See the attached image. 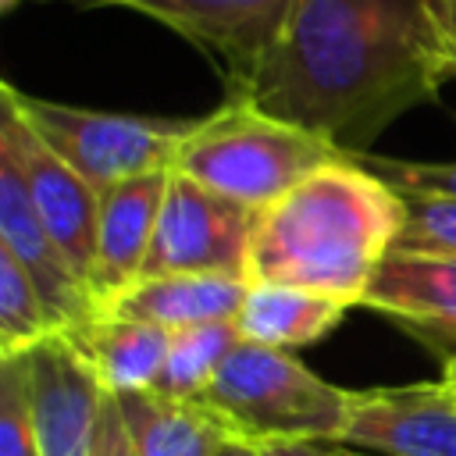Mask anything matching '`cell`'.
Returning <instances> with one entry per match:
<instances>
[{"instance_id":"4","label":"cell","mask_w":456,"mask_h":456,"mask_svg":"<svg viewBox=\"0 0 456 456\" xmlns=\"http://www.w3.org/2000/svg\"><path fill=\"white\" fill-rule=\"evenodd\" d=\"M353 392L317 378L292 349L239 342L210 381L203 403L246 438H321L338 442Z\"/></svg>"},{"instance_id":"20","label":"cell","mask_w":456,"mask_h":456,"mask_svg":"<svg viewBox=\"0 0 456 456\" xmlns=\"http://www.w3.org/2000/svg\"><path fill=\"white\" fill-rule=\"evenodd\" d=\"M0 456H43L25 356L0 360Z\"/></svg>"},{"instance_id":"16","label":"cell","mask_w":456,"mask_h":456,"mask_svg":"<svg viewBox=\"0 0 456 456\" xmlns=\"http://www.w3.org/2000/svg\"><path fill=\"white\" fill-rule=\"evenodd\" d=\"M246 289L249 278L242 274H157V278H139L100 310L153 321L175 331L189 324L239 317Z\"/></svg>"},{"instance_id":"25","label":"cell","mask_w":456,"mask_h":456,"mask_svg":"<svg viewBox=\"0 0 456 456\" xmlns=\"http://www.w3.org/2000/svg\"><path fill=\"white\" fill-rule=\"evenodd\" d=\"M217 456H256V449H253V442H246V438L232 435V438L224 442V449H221Z\"/></svg>"},{"instance_id":"26","label":"cell","mask_w":456,"mask_h":456,"mask_svg":"<svg viewBox=\"0 0 456 456\" xmlns=\"http://www.w3.org/2000/svg\"><path fill=\"white\" fill-rule=\"evenodd\" d=\"M445 28H449V43L456 53V0H445Z\"/></svg>"},{"instance_id":"5","label":"cell","mask_w":456,"mask_h":456,"mask_svg":"<svg viewBox=\"0 0 456 456\" xmlns=\"http://www.w3.org/2000/svg\"><path fill=\"white\" fill-rule=\"evenodd\" d=\"M25 121L103 196L107 189L175 167L178 146L196 125V118H150V114H114L71 107L43 96H28L11 82L0 86Z\"/></svg>"},{"instance_id":"2","label":"cell","mask_w":456,"mask_h":456,"mask_svg":"<svg viewBox=\"0 0 456 456\" xmlns=\"http://www.w3.org/2000/svg\"><path fill=\"white\" fill-rule=\"evenodd\" d=\"M403 228L406 196L356 157H338L256 214L246 278L360 306Z\"/></svg>"},{"instance_id":"10","label":"cell","mask_w":456,"mask_h":456,"mask_svg":"<svg viewBox=\"0 0 456 456\" xmlns=\"http://www.w3.org/2000/svg\"><path fill=\"white\" fill-rule=\"evenodd\" d=\"M25 356L43 456H93L103 385L78 346L53 331Z\"/></svg>"},{"instance_id":"21","label":"cell","mask_w":456,"mask_h":456,"mask_svg":"<svg viewBox=\"0 0 456 456\" xmlns=\"http://www.w3.org/2000/svg\"><path fill=\"white\" fill-rule=\"evenodd\" d=\"M399 253H456V200L406 196V228Z\"/></svg>"},{"instance_id":"27","label":"cell","mask_w":456,"mask_h":456,"mask_svg":"<svg viewBox=\"0 0 456 456\" xmlns=\"http://www.w3.org/2000/svg\"><path fill=\"white\" fill-rule=\"evenodd\" d=\"M442 381H445V385H449V388L456 392V353L442 360Z\"/></svg>"},{"instance_id":"18","label":"cell","mask_w":456,"mask_h":456,"mask_svg":"<svg viewBox=\"0 0 456 456\" xmlns=\"http://www.w3.org/2000/svg\"><path fill=\"white\" fill-rule=\"evenodd\" d=\"M242 342L235 317L232 321H207L171 331L167 360L157 381V392L175 399H203L210 381L217 378L228 353Z\"/></svg>"},{"instance_id":"28","label":"cell","mask_w":456,"mask_h":456,"mask_svg":"<svg viewBox=\"0 0 456 456\" xmlns=\"http://www.w3.org/2000/svg\"><path fill=\"white\" fill-rule=\"evenodd\" d=\"M342 456H374V452H360V449H346L342 445Z\"/></svg>"},{"instance_id":"6","label":"cell","mask_w":456,"mask_h":456,"mask_svg":"<svg viewBox=\"0 0 456 456\" xmlns=\"http://www.w3.org/2000/svg\"><path fill=\"white\" fill-rule=\"evenodd\" d=\"M253 224H256V210L171 167L142 278H157V274L246 278Z\"/></svg>"},{"instance_id":"22","label":"cell","mask_w":456,"mask_h":456,"mask_svg":"<svg viewBox=\"0 0 456 456\" xmlns=\"http://www.w3.org/2000/svg\"><path fill=\"white\" fill-rule=\"evenodd\" d=\"M363 167L381 175L403 196H438L456 200V160H399L378 153H356Z\"/></svg>"},{"instance_id":"14","label":"cell","mask_w":456,"mask_h":456,"mask_svg":"<svg viewBox=\"0 0 456 456\" xmlns=\"http://www.w3.org/2000/svg\"><path fill=\"white\" fill-rule=\"evenodd\" d=\"M64 335L78 346V353L96 370L103 392L110 395L157 388L171 346L167 328L114 310H93L82 324L68 328Z\"/></svg>"},{"instance_id":"9","label":"cell","mask_w":456,"mask_h":456,"mask_svg":"<svg viewBox=\"0 0 456 456\" xmlns=\"http://www.w3.org/2000/svg\"><path fill=\"white\" fill-rule=\"evenodd\" d=\"M335 445L374 456H456V392L445 381L353 392Z\"/></svg>"},{"instance_id":"12","label":"cell","mask_w":456,"mask_h":456,"mask_svg":"<svg viewBox=\"0 0 456 456\" xmlns=\"http://www.w3.org/2000/svg\"><path fill=\"white\" fill-rule=\"evenodd\" d=\"M360 306L403 324L442 360L456 353V253H399L378 267Z\"/></svg>"},{"instance_id":"8","label":"cell","mask_w":456,"mask_h":456,"mask_svg":"<svg viewBox=\"0 0 456 456\" xmlns=\"http://www.w3.org/2000/svg\"><path fill=\"white\" fill-rule=\"evenodd\" d=\"M78 7H125L160 21L203 50L239 89L278 39L292 0H68Z\"/></svg>"},{"instance_id":"11","label":"cell","mask_w":456,"mask_h":456,"mask_svg":"<svg viewBox=\"0 0 456 456\" xmlns=\"http://www.w3.org/2000/svg\"><path fill=\"white\" fill-rule=\"evenodd\" d=\"M0 246L28 271L57 331L82 324L96 310L93 292L71 271L61 246L46 232V224L32 203V192L21 178V167L4 150H0Z\"/></svg>"},{"instance_id":"19","label":"cell","mask_w":456,"mask_h":456,"mask_svg":"<svg viewBox=\"0 0 456 456\" xmlns=\"http://www.w3.org/2000/svg\"><path fill=\"white\" fill-rule=\"evenodd\" d=\"M50 310L28 278V271L0 246V360L21 356L46 335H53Z\"/></svg>"},{"instance_id":"3","label":"cell","mask_w":456,"mask_h":456,"mask_svg":"<svg viewBox=\"0 0 456 456\" xmlns=\"http://www.w3.org/2000/svg\"><path fill=\"white\" fill-rule=\"evenodd\" d=\"M338 157L346 153L324 135L274 118L242 96H228L217 110L196 118L175 167L260 214Z\"/></svg>"},{"instance_id":"1","label":"cell","mask_w":456,"mask_h":456,"mask_svg":"<svg viewBox=\"0 0 456 456\" xmlns=\"http://www.w3.org/2000/svg\"><path fill=\"white\" fill-rule=\"evenodd\" d=\"M449 78L456 53L445 0H292L264 61L228 96L356 157Z\"/></svg>"},{"instance_id":"23","label":"cell","mask_w":456,"mask_h":456,"mask_svg":"<svg viewBox=\"0 0 456 456\" xmlns=\"http://www.w3.org/2000/svg\"><path fill=\"white\" fill-rule=\"evenodd\" d=\"M93 456H135L128 431H125V417L118 410V399L110 392H103L100 399V413H96V435H93Z\"/></svg>"},{"instance_id":"29","label":"cell","mask_w":456,"mask_h":456,"mask_svg":"<svg viewBox=\"0 0 456 456\" xmlns=\"http://www.w3.org/2000/svg\"><path fill=\"white\" fill-rule=\"evenodd\" d=\"M0 7H4V11H11V7H18V0H0Z\"/></svg>"},{"instance_id":"24","label":"cell","mask_w":456,"mask_h":456,"mask_svg":"<svg viewBox=\"0 0 456 456\" xmlns=\"http://www.w3.org/2000/svg\"><path fill=\"white\" fill-rule=\"evenodd\" d=\"M256 456H342V445L321 438H260Z\"/></svg>"},{"instance_id":"15","label":"cell","mask_w":456,"mask_h":456,"mask_svg":"<svg viewBox=\"0 0 456 456\" xmlns=\"http://www.w3.org/2000/svg\"><path fill=\"white\" fill-rule=\"evenodd\" d=\"M135 456H217L235 435L203 399H175L157 388L114 395Z\"/></svg>"},{"instance_id":"7","label":"cell","mask_w":456,"mask_h":456,"mask_svg":"<svg viewBox=\"0 0 456 456\" xmlns=\"http://www.w3.org/2000/svg\"><path fill=\"white\" fill-rule=\"evenodd\" d=\"M0 150L14 157L32 203L61 246L71 271L93 292L96 239H100V192L25 121L18 103L0 89Z\"/></svg>"},{"instance_id":"13","label":"cell","mask_w":456,"mask_h":456,"mask_svg":"<svg viewBox=\"0 0 456 456\" xmlns=\"http://www.w3.org/2000/svg\"><path fill=\"white\" fill-rule=\"evenodd\" d=\"M167 175L171 167L150 171L100 196V239H96V271H93L96 310L142 278L164 189H167Z\"/></svg>"},{"instance_id":"17","label":"cell","mask_w":456,"mask_h":456,"mask_svg":"<svg viewBox=\"0 0 456 456\" xmlns=\"http://www.w3.org/2000/svg\"><path fill=\"white\" fill-rule=\"evenodd\" d=\"M349 306L353 303L324 296V292L278 285V281H249L235 324L246 342H260L274 349H299V346L324 338L346 317Z\"/></svg>"}]
</instances>
